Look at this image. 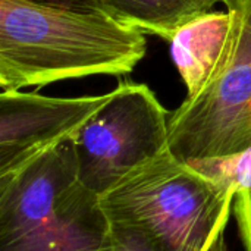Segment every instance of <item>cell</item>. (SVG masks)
<instances>
[{"mask_svg": "<svg viewBox=\"0 0 251 251\" xmlns=\"http://www.w3.org/2000/svg\"><path fill=\"white\" fill-rule=\"evenodd\" d=\"M225 229H226V226H224L218 231V234L215 235V238H213L212 244L209 246L207 251H228L226 241H225Z\"/></svg>", "mask_w": 251, "mask_h": 251, "instance_id": "5bb4252c", "label": "cell"}, {"mask_svg": "<svg viewBox=\"0 0 251 251\" xmlns=\"http://www.w3.org/2000/svg\"><path fill=\"white\" fill-rule=\"evenodd\" d=\"M235 196L168 149L103 193L100 206L110 226L137 234L156 251H207L228 225Z\"/></svg>", "mask_w": 251, "mask_h": 251, "instance_id": "7a4b0ae2", "label": "cell"}, {"mask_svg": "<svg viewBox=\"0 0 251 251\" xmlns=\"http://www.w3.org/2000/svg\"><path fill=\"white\" fill-rule=\"evenodd\" d=\"M34 4L66 9L74 12H104L101 6V0H24Z\"/></svg>", "mask_w": 251, "mask_h": 251, "instance_id": "4fadbf2b", "label": "cell"}, {"mask_svg": "<svg viewBox=\"0 0 251 251\" xmlns=\"http://www.w3.org/2000/svg\"><path fill=\"white\" fill-rule=\"evenodd\" d=\"M50 97L24 90L0 94V176L15 174L78 131L112 99Z\"/></svg>", "mask_w": 251, "mask_h": 251, "instance_id": "5b68a950", "label": "cell"}, {"mask_svg": "<svg viewBox=\"0 0 251 251\" xmlns=\"http://www.w3.org/2000/svg\"><path fill=\"white\" fill-rule=\"evenodd\" d=\"M168 112L146 84L124 82L72 138L78 181L101 196L135 168L168 150Z\"/></svg>", "mask_w": 251, "mask_h": 251, "instance_id": "277c9868", "label": "cell"}, {"mask_svg": "<svg viewBox=\"0 0 251 251\" xmlns=\"http://www.w3.org/2000/svg\"><path fill=\"white\" fill-rule=\"evenodd\" d=\"M97 251H156L134 232L110 226Z\"/></svg>", "mask_w": 251, "mask_h": 251, "instance_id": "8fae6325", "label": "cell"}, {"mask_svg": "<svg viewBox=\"0 0 251 251\" xmlns=\"http://www.w3.org/2000/svg\"><path fill=\"white\" fill-rule=\"evenodd\" d=\"M231 24L228 9L212 10L182 26L169 41L172 60L187 88V101L197 99L213 82Z\"/></svg>", "mask_w": 251, "mask_h": 251, "instance_id": "ba28073f", "label": "cell"}, {"mask_svg": "<svg viewBox=\"0 0 251 251\" xmlns=\"http://www.w3.org/2000/svg\"><path fill=\"white\" fill-rule=\"evenodd\" d=\"M231 0H101L103 10L118 22L140 32L171 41L174 35L199 16L212 12L218 3Z\"/></svg>", "mask_w": 251, "mask_h": 251, "instance_id": "9c48e42d", "label": "cell"}, {"mask_svg": "<svg viewBox=\"0 0 251 251\" xmlns=\"http://www.w3.org/2000/svg\"><path fill=\"white\" fill-rule=\"evenodd\" d=\"M146 53V35L106 12L0 0L1 91L96 75H129Z\"/></svg>", "mask_w": 251, "mask_h": 251, "instance_id": "6da1fadb", "label": "cell"}, {"mask_svg": "<svg viewBox=\"0 0 251 251\" xmlns=\"http://www.w3.org/2000/svg\"><path fill=\"white\" fill-rule=\"evenodd\" d=\"M234 209L240 228V237L246 251H251V190L237 193Z\"/></svg>", "mask_w": 251, "mask_h": 251, "instance_id": "7c38bea8", "label": "cell"}, {"mask_svg": "<svg viewBox=\"0 0 251 251\" xmlns=\"http://www.w3.org/2000/svg\"><path fill=\"white\" fill-rule=\"evenodd\" d=\"M107 231L100 196L78 181L28 235L0 251H97Z\"/></svg>", "mask_w": 251, "mask_h": 251, "instance_id": "52a82bcc", "label": "cell"}, {"mask_svg": "<svg viewBox=\"0 0 251 251\" xmlns=\"http://www.w3.org/2000/svg\"><path fill=\"white\" fill-rule=\"evenodd\" d=\"M231 32L213 82L169 118V151L181 162L251 146V0H231Z\"/></svg>", "mask_w": 251, "mask_h": 251, "instance_id": "3957f363", "label": "cell"}, {"mask_svg": "<svg viewBox=\"0 0 251 251\" xmlns=\"http://www.w3.org/2000/svg\"><path fill=\"white\" fill-rule=\"evenodd\" d=\"M78 182L74 140H65L15 174L0 176V249L28 235Z\"/></svg>", "mask_w": 251, "mask_h": 251, "instance_id": "8992f818", "label": "cell"}, {"mask_svg": "<svg viewBox=\"0 0 251 251\" xmlns=\"http://www.w3.org/2000/svg\"><path fill=\"white\" fill-rule=\"evenodd\" d=\"M188 165L222 188L235 193L251 190V146L229 156L193 160Z\"/></svg>", "mask_w": 251, "mask_h": 251, "instance_id": "30bf717a", "label": "cell"}]
</instances>
